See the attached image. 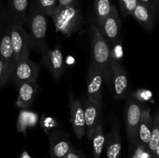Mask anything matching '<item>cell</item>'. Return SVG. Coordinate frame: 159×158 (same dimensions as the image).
I'll list each match as a JSON object with an SVG mask.
<instances>
[{
	"mask_svg": "<svg viewBox=\"0 0 159 158\" xmlns=\"http://www.w3.org/2000/svg\"><path fill=\"white\" fill-rule=\"evenodd\" d=\"M78 0H58V4H57V9L66 7V6H74L76 5Z\"/></svg>",
	"mask_w": 159,
	"mask_h": 158,
	"instance_id": "30",
	"label": "cell"
},
{
	"mask_svg": "<svg viewBox=\"0 0 159 158\" xmlns=\"http://www.w3.org/2000/svg\"><path fill=\"white\" fill-rule=\"evenodd\" d=\"M29 0H9L8 18L9 23L24 26L27 23Z\"/></svg>",
	"mask_w": 159,
	"mask_h": 158,
	"instance_id": "16",
	"label": "cell"
},
{
	"mask_svg": "<svg viewBox=\"0 0 159 158\" xmlns=\"http://www.w3.org/2000/svg\"><path fill=\"white\" fill-rule=\"evenodd\" d=\"M11 68L4 60L0 59V88L10 79Z\"/></svg>",
	"mask_w": 159,
	"mask_h": 158,
	"instance_id": "26",
	"label": "cell"
},
{
	"mask_svg": "<svg viewBox=\"0 0 159 158\" xmlns=\"http://www.w3.org/2000/svg\"><path fill=\"white\" fill-rule=\"evenodd\" d=\"M112 8L113 5L110 3V0H95V15L98 26H100L108 17L111 12Z\"/></svg>",
	"mask_w": 159,
	"mask_h": 158,
	"instance_id": "21",
	"label": "cell"
},
{
	"mask_svg": "<svg viewBox=\"0 0 159 158\" xmlns=\"http://www.w3.org/2000/svg\"><path fill=\"white\" fill-rule=\"evenodd\" d=\"M99 28L110 44H115L118 41L120 31V20L117 9L114 6H113L110 15Z\"/></svg>",
	"mask_w": 159,
	"mask_h": 158,
	"instance_id": "12",
	"label": "cell"
},
{
	"mask_svg": "<svg viewBox=\"0 0 159 158\" xmlns=\"http://www.w3.org/2000/svg\"><path fill=\"white\" fill-rule=\"evenodd\" d=\"M51 19L56 31L66 37L79 31L83 24L82 12L77 5L57 9L51 15Z\"/></svg>",
	"mask_w": 159,
	"mask_h": 158,
	"instance_id": "2",
	"label": "cell"
},
{
	"mask_svg": "<svg viewBox=\"0 0 159 158\" xmlns=\"http://www.w3.org/2000/svg\"><path fill=\"white\" fill-rule=\"evenodd\" d=\"M106 139H107V136H105V134H104L102 124L99 122V124L97 125L96 130H95L94 133H93V139H92L93 158L101 157L104 147L106 145Z\"/></svg>",
	"mask_w": 159,
	"mask_h": 158,
	"instance_id": "20",
	"label": "cell"
},
{
	"mask_svg": "<svg viewBox=\"0 0 159 158\" xmlns=\"http://www.w3.org/2000/svg\"><path fill=\"white\" fill-rule=\"evenodd\" d=\"M39 72L40 66L30 60L29 57H26L14 64L11 69L10 80L19 86L24 82L37 79Z\"/></svg>",
	"mask_w": 159,
	"mask_h": 158,
	"instance_id": "6",
	"label": "cell"
},
{
	"mask_svg": "<svg viewBox=\"0 0 159 158\" xmlns=\"http://www.w3.org/2000/svg\"><path fill=\"white\" fill-rule=\"evenodd\" d=\"M49 139L51 158H65L74 147L68 135L63 132H53Z\"/></svg>",
	"mask_w": 159,
	"mask_h": 158,
	"instance_id": "11",
	"label": "cell"
},
{
	"mask_svg": "<svg viewBox=\"0 0 159 158\" xmlns=\"http://www.w3.org/2000/svg\"><path fill=\"white\" fill-rule=\"evenodd\" d=\"M70 112L73 131L77 139L81 140L86 133L83 105L79 99H74L71 94H70Z\"/></svg>",
	"mask_w": 159,
	"mask_h": 158,
	"instance_id": "9",
	"label": "cell"
},
{
	"mask_svg": "<svg viewBox=\"0 0 159 158\" xmlns=\"http://www.w3.org/2000/svg\"><path fill=\"white\" fill-rule=\"evenodd\" d=\"M9 26L16 62L29 57L30 53L34 48L30 33L26 32L23 25L9 23Z\"/></svg>",
	"mask_w": 159,
	"mask_h": 158,
	"instance_id": "4",
	"label": "cell"
},
{
	"mask_svg": "<svg viewBox=\"0 0 159 158\" xmlns=\"http://www.w3.org/2000/svg\"><path fill=\"white\" fill-rule=\"evenodd\" d=\"M37 6L46 14L51 17L57 8L58 0H34Z\"/></svg>",
	"mask_w": 159,
	"mask_h": 158,
	"instance_id": "24",
	"label": "cell"
},
{
	"mask_svg": "<svg viewBox=\"0 0 159 158\" xmlns=\"http://www.w3.org/2000/svg\"><path fill=\"white\" fill-rule=\"evenodd\" d=\"M7 20H9V18H8V12L6 10L3 5L0 2V26L4 24V23Z\"/></svg>",
	"mask_w": 159,
	"mask_h": 158,
	"instance_id": "28",
	"label": "cell"
},
{
	"mask_svg": "<svg viewBox=\"0 0 159 158\" xmlns=\"http://www.w3.org/2000/svg\"><path fill=\"white\" fill-rule=\"evenodd\" d=\"M159 144V109L155 113V118L153 119V125H152V136L150 141L148 145L149 150L152 154H155V150Z\"/></svg>",
	"mask_w": 159,
	"mask_h": 158,
	"instance_id": "23",
	"label": "cell"
},
{
	"mask_svg": "<svg viewBox=\"0 0 159 158\" xmlns=\"http://www.w3.org/2000/svg\"><path fill=\"white\" fill-rule=\"evenodd\" d=\"M103 74L102 71L92 62L87 77V98L94 101L99 105L102 102V81Z\"/></svg>",
	"mask_w": 159,
	"mask_h": 158,
	"instance_id": "7",
	"label": "cell"
},
{
	"mask_svg": "<svg viewBox=\"0 0 159 158\" xmlns=\"http://www.w3.org/2000/svg\"><path fill=\"white\" fill-rule=\"evenodd\" d=\"M139 2L142 3V4L145 5L148 7L150 8L153 11L154 13L156 15V12L158 7V0H139Z\"/></svg>",
	"mask_w": 159,
	"mask_h": 158,
	"instance_id": "27",
	"label": "cell"
},
{
	"mask_svg": "<svg viewBox=\"0 0 159 158\" xmlns=\"http://www.w3.org/2000/svg\"><path fill=\"white\" fill-rule=\"evenodd\" d=\"M153 118L151 115V108L144 109L141 117V123L138 129V139L140 143L145 145H148L152 136Z\"/></svg>",
	"mask_w": 159,
	"mask_h": 158,
	"instance_id": "19",
	"label": "cell"
},
{
	"mask_svg": "<svg viewBox=\"0 0 159 158\" xmlns=\"http://www.w3.org/2000/svg\"><path fill=\"white\" fill-rule=\"evenodd\" d=\"M110 91L114 99L117 100L125 98L128 92V81L125 70L113 57L112 60V85Z\"/></svg>",
	"mask_w": 159,
	"mask_h": 158,
	"instance_id": "8",
	"label": "cell"
},
{
	"mask_svg": "<svg viewBox=\"0 0 159 158\" xmlns=\"http://www.w3.org/2000/svg\"><path fill=\"white\" fill-rule=\"evenodd\" d=\"M46 16V14L34 2L26 23L29 26L33 47L36 51L41 54L48 48L47 46L48 23Z\"/></svg>",
	"mask_w": 159,
	"mask_h": 158,
	"instance_id": "3",
	"label": "cell"
},
{
	"mask_svg": "<svg viewBox=\"0 0 159 158\" xmlns=\"http://www.w3.org/2000/svg\"><path fill=\"white\" fill-rule=\"evenodd\" d=\"M101 105L91 100L89 98L85 99L83 103L84 114H85L86 135L88 139L92 140L93 133L97 125L99 124Z\"/></svg>",
	"mask_w": 159,
	"mask_h": 158,
	"instance_id": "13",
	"label": "cell"
},
{
	"mask_svg": "<svg viewBox=\"0 0 159 158\" xmlns=\"http://www.w3.org/2000/svg\"><path fill=\"white\" fill-rule=\"evenodd\" d=\"M142 105L134 99H129L126 108V133L129 143H134L138 139V129L142 117Z\"/></svg>",
	"mask_w": 159,
	"mask_h": 158,
	"instance_id": "5",
	"label": "cell"
},
{
	"mask_svg": "<svg viewBox=\"0 0 159 158\" xmlns=\"http://www.w3.org/2000/svg\"><path fill=\"white\" fill-rule=\"evenodd\" d=\"M43 63L47 67L51 74L55 78L58 80L63 74L65 65H64L63 54L58 46L54 49L45 50L42 53Z\"/></svg>",
	"mask_w": 159,
	"mask_h": 158,
	"instance_id": "10",
	"label": "cell"
},
{
	"mask_svg": "<svg viewBox=\"0 0 159 158\" xmlns=\"http://www.w3.org/2000/svg\"><path fill=\"white\" fill-rule=\"evenodd\" d=\"M65 158H85V156L81 153V152H79V150H75V149L73 147V148L71 149V151H70L66 156H65Z\"/></svg>",
	"mask_w": 159,
	"mask_h": 158,
	"instance_id": "29",
	"label": "cell"
},
{
	"mask_svg": "<svg viewBox=\"0 0 159 158\" xmlns=\"http://www.w3.org/2000/svg\"><path fill=\"white\" fill-rule=\"evenodd\" d=\"M37 88H38L37 79L24 82L19 85L18 97L16 102V106L22 108H26L30 106L36 99Z\"/></svg>",
	"mask_w": 159,
	"mask_h": 158,
	"instance_id": "14",
	"label": "cell"
},
{
	"mask_svg": "<svg viewBox=\"0 0 159 158\" xmlns=\"http://www.w3.org/2000/svg\"><path fill=\"white\" fill-rule=\"evenodd\" d=\"M139 3V0H120V6L124 16L133 15L135 9Z\"/></svg>",
	"mask_w": 159,
	"mask_h": 158,
	"instance_id": "25",
	"label": "cell"
},
{
	"mask_svg": "<svg viewBox=\"0 0 159 158\" xmlns=\"http://www.w3.org/2000/svg\"><path fill=\"white\" fill-rule=\"evenodd\" d=\"M91 43L93 54L92 62L102 71L106 84L111 90L112 85V56L110 43L101 33L97 25L91 24Z\"/></svg>",
	"mask_w": 159,
	"mask_h": 158,
	"instance_id": "1",
	"label": "cell"
},
{
	"mask_svg": "<svg viewBox=\"0 0 159 158\" xmlns=\"http://www.w3.org/2000/svg\"><path fill=\"white\" fill-rule=\"evenodd\" d=\"M20 158H32V157H31V156L27 153V152L23 151V153H22V154L20 155Z\"/></svg>",
	"mask_w": 159,
	"mask_h": 158,
	"instance_id": "31",
	"label": "cell"
},
{
	"mask_svg": "<svg viewBox=\"0 0 159 158\" xmlns=\"http://www.w3.org/2000/svg\"><path fill=\"white\" fill-rule=\"evenodd\" d=\"M127 158H154V156L148 147L138 140L134 143H130Z\"/></svg>",
	"mask_w": 159,
	"mask_h": 158,
	"instance_id": "22",
	"label": "cell"
},
{
	"mask_svg": "<svg viewBox=\"0 0 159 158\" xmlns=\"http://www.w3.org/2000/svg\"><path fill=\"white\" fill-rule=\"evenodd\" d=\"M0 59L4 60L11 69L16 63L9 25L0 36Z\"/></svg>",
	"mask_w": 159,
	"mask_h": 158,
	"instance_id": "17",
	"label": "cell"
},
{
	"mask_svg": "<svg viewBox=\"0 0 159 158\" xmlns=\"http://www.w3.org/2000/svg\"><path fill=\"white\" fill-rule=\"evenodd\" d=\"M132 16L144 29L148 31L152 30L155 25V14L150 8L141 2L138 3Z\"/></svg>",
	"mask_w": 159,
	"mask_h": 158,
	"instance_id": "18",
	"label": "cell"
},
{
	"mask_svg": "<svg viewBox=\"0 0 159 158\" xmlns=\"http://www.w3.org/2000/svg\"><path fill=\"white\" fill-rule=\"evenodd\" d=\"M107 158H120L121 138L120 134V122L115 119L111 131L108 133L106 139Z\"/></svg>",
	"mask_w": 159,
	"mask_h": 158,
	"instance_id": "15",
	"label": "cell"
},
{
	"mask_svg": "<svg viewBox=\"0 0 159 158\" xmlns=\"http://www.w3.org/2000/svg\"><path fill=\"white\" fill-rule=\"evenodd\" d=\"M154 158H159V144L155 150V154H154Z\"/></svg>",
	"mask_w": 159,
	"mask_h": 158,
	"instance_id": "32",
	"label": "cell"
}]
</instances>
